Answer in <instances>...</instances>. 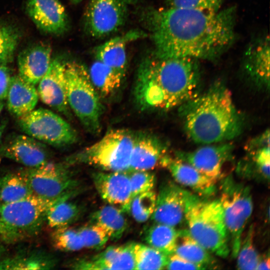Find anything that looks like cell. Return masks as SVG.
Returning a JSON list of instances; mask_svg holds the SVG:
<instances>
[{
    "instance_id": "603a6c76",
    "label": "cell",
    "mask_w": 270,
    "mask_h": 270,
    "mask_svg": "<svg viewBox=\"0 0 270 270\" xmlns=\"http://www.w3.org/2000/svg\"><path fill=\"white\" fill-rule=\"evenodd\" d=\"M142 31H130L112 38L98 46L94 54L98 60L124 76L126 68V44L130 42L145 37Z\"/></svg>"
},
{
    "instance_id": "60d3db41",
    "label": "cell",
    "mask_w": 270,
    "mask_h": 270,
    "mask_svg": "<svg viewBox=\"0 0 270 270\" xmlns=\"http://www.w3.org/2000/svg\"><path fill=\"white\" fill-rule=\"evenodd\" d=\"M166 268L168 270L206 269L204 266L188 261L175 254L168 256Z\"/></svg>"
},
{
    "instance_id": "cb8c5ba5",
    "label": "cell",
    "mask_w": 270,
    "mask_h": 270,
    "mask_svg": "<svg viewBox=\"0 0 270 270\" xmlns=\"http://www.w3.org/2000/svg\"><path fill=\"white\" fill-rule=\"evenodd\" d=\"M38 96L35 86L18 75L12 76L6 96L8 112L17 118L32 110L37 104Z\"/></svg>"
},
{
    "instance_id": "d4e9b609",
    "label": "cell",
    "mask_w": 270,
    "mask_h": 270,
    "mask_svg": "<svg viewBox=\"0 0 270 270\" xmlns=\"http://www.w3.org/2000/svg\"><path fill=\"white\" fill-rule=\"evenodd\" d=\"M56 260L44 252L20 251L0 260V270H48L54 268Z\"/></svg>"
},
{
    "instance_id": "4fadbf2b",
    "label": "cell",
    "mask_w": 270,
    "mask_h": 270,
    "mask_svg": "<svg viewBox=\"0 0 270 270\" xmlns=\"http://www.w3.org/2000/svg\"><path fill=\"white\" fill-rule=\"evenodd\" d=\"M204 146L190 152L178 151L176 156L187 162L202 174L217 181L232 158L234 145L222 142Z\"/></svg>"
},
{
    "instance_id": "ffe728a7",
    "label": "cell",
    "mask_w": 270,
    "mask_h": 270,
    "mask_svg": "<svg viewBox=\"0 0 270 270\" xmlns=\"http://www.w3.org/2000/svg\"><path fill=\"white\" fill-rule=\"evenodd\" d=\"M162 167L170 171L177 183L191 188L200 196H209L216 190V181L176 156L173 158L168 155Z\"/></svg>"
},
{
    "instance_id": "9c48e42d",
    "label": "cell",
    "mask_w": 270,
    "mask_h": 270,
    "mask_svg": "<svg viewBox=\"0 0 270 270\" xmlns=\"http://www.w3.org/2000/svg\"><path fill=\"white\" fill-rule=\"evenodd\" d=\"M17 123L26 134L54 147L70 146L78 140L74 128L60 116L46 108L34 109L18 118Z\"/></svg>"
},
{
    "instance_id": "44dd1931",
    "label": "cell",
    "mask_w": 270,
    "mask_h": 270,
    "mask_svg": "<svg viewBox=\"0 0 270 270\" xmlns=\"http://www.w3.org/2000/svg\"><path fill=\"white\" fill-rule=\"evenodd\" d=\"M51 54V47L46 44H36L26 48L18 56V75L36 86L50 66Z\"/></svg>"
},
{
    "instance_id": "30bf717a",
    "label": "cell",
    "mask_w": 270,
    "mask_h": 270,
    "mask_svg": "<svg viewBox=\"0 0 270 270\" xmlns=\"http://www.w3.org/2000/svg\"><path fill=\"white\" fill-rule=\"evenodd\" d=\"M136 0H90L84 14V28L94 38L107 36L124 26Z\"/></svg>"
},
{
    "instance_id": "f1b7e54d",
    "label": "cell",
    "mask_w": 270,
    "mask_h": 270,
    "mask_svg": "<svg viewBox=\"0 0 270 270\" xmlns=\"http://www.w3.org/2000/svg\"><path fill=\"white\" fill-rule=\"evenodd\" d=\"M248 160L264 178L269 180L270 153V133L268 130L262 134L252 139L246 146Z\"/></svg>"
},
{
    "instance_id": "7a4b0ae2",
    "label": "cell",
    "mask_w": 270,
    "mask_h": 270,
    "mask_svg": "<svg viewBox=\"0 0 270 270\" xmlns=\"http://www.w3.org/2000/svg\"><path fill=\"white\" fill-rule=\"evenodd\" d=\"M198 60L162 58L152 54L137 70L134 96L142 110H168L180 107L198 94Z\"/></svg>"
},
{
    "instance_id": "277c9868",
    "label": "cell",
    "mask_w": 270,
    "mask_h": 270,
    "mask_svg": "<svg viewBox=\"0 0 270 270\" xmlns=\"http://www.w3.org/2000/svg\"><path fill=\"white\" fill-rule=\"evenodd\" d=\"M191 236L208 252L226 258L230 252L229 236L220 202L196 196L185 215Z\"/></svg>"
},
{
    "instance_id": "f6af8a7d",
    "label": "cell",
    "mask_w": 270,
    "mask_h": 270,
    "mask_svg": "<svg viewBox=\"0 0 270 270\" xmlns=\"http://www.w3.org/2000/svg\"><path fill=\"white\" fill-rule=\"evenodd\" d=\"M0 238L5 240V232L0 224Z\"/></svg>"
},
{
    "instance_id": "4316f807",
    "label": "cell",
    "mask_w": 270,
    "mask_h": 270,
    "mask_svg": "<svg viewBox=\"0 0 270 270\" xmlns=\"http://www.w3.org/2000/svg\"><path fill=\"white\" fill-rule=\"evenodd\" d=\"M122 212L113 205L104 206L92 214L90 222L102 226L112 240H117L121 238L128 228V222Z\"/></svg>"
},
{
    "instance_id": "bcb514c9",
    "label": "cell",
    "mask_w": 270,
    "mask_h": 270,
    "mask_svg": "<svg viewBox=\"0 0 270 270\" xmlns=\"http://www.w3.org/2000/svg\"><path fill=\"white\" fill-rule=\"evenodd\" d=\"M4 248L2 244L0 242V260L2 258V256L4 252Z\"/></svg>"
},
{
    "instance_id": "3957f363",
    "label": "cell",
    "mask_w": 270,
    "mask_h": 270,
    "mask_svg": "<svg viewBox=\"0 0 270 270\" xmlns=\"http://www.w3.org/2000/svg\"><path fill=\"white\" fill-rule=\"evenodd\" d=\"M188 136L194 142L209 144L225 142L242 132L243 119L232 94L216 82L180 107Z\"/></svg>"
},
{
    "instance_id": "f546056e",
    "label": "cell",
    "mask_w": 270,
    "mask_h": 270,
    "mask_svg": "<svg viewBox=\"0 0 270 270\" xmlns=\"http://www.w3.org/2000/svg\"><path fill=\"white\" fill-rule=\"evenodd\" d=\"M88 74L98 94L104 97L114 93L120 86L124 78L98 60L92 64Z\"/></svg>"
},
{
    "instance_id": "83f0119b",
    "label": "cell",
    "mask_w": 270,
    "mask_h": 270,
    "mask_svg": "<svg viewBox=\"0 0 270 270\" xmlns=\"http://www.w3.org/2000/svg\"><path fill=\"white\" fill-rule=\"evenodd\" d=\"M33 194L24 170L0 176V204L12 202Z\"/></svg>"
},
{
    "instance_id": "d6986e66",
    "label": "cell",
    "mask_w": 270,
    "mask_h": 270,
    "mask_svg": "<svg viewBox=\"0 0 270 270\" xmlns=\"http://www.w3.org/2000/svg\"><path fill=\"white\" fill-rule=\"evenodd\" d=\"M168 155L166 146L157 137L146 133L135 134L129 170H150L162 167Z\"/></svg>"
},
{
    "instance_id": "1f68e13d",
    "label": "cell",
    "mask_w": 270,
    "mask_h": 270,
    "mask_svg": "<svg viewBox=\"0 0 270 270\" xmlns=\"http://www.w3.org/2000/svg\"><path fill=\"white\" fill-rule=\"evenodd\" d=\"M82 210L70 198L62 200L56 203L48 211L46 219L48 226L54 229L70 226L82 214Z\"/></svg>"
},
{
    "instance_id": "2e32d148",
    "label": "cell",
    "mask_w": 270,
    "mask_h": 270,
    "mask_svg": "<svg viewBox=\"0 0 270 270\" xmlns=\"http://www.w3.org/2000/svg\"><path fill=\"white\" fill-rule=\"evenodd\" d=\"M26 10L36 26L42 32L60 35L69 28V19L59 0H27Z\"/></svg>"
},
{
    "instance_id": "ee69618b",
    "label": "cell",
    "mask_w": 270,
    "mask_h": 270,
    "mask_svg": "<svg viewBox=\"0 0 270 270\" xmlns=\"http://www.w3.org/2000/svg\"><path fill=\"white\" fill-rule=\"evenodd\" d=\"M6 126V122L4 121L0 124V142L2 138V136Z\"/></svg>"
},
{
    "instance_id": "9a60e30c",
    "label": "cell",
    "mask_w": 270,
    "mask_h": 270,
    "mask_svg": "<svg viewBox=\"0 0 270 270\" xmlns=\"http://www.w3.org/2000/svg\"><path fill=\"white\" fill-rule=\"evenodd\" d=\"M64 64L58 58L52 59L50 66L38 82V98L45 104L54 110L70 116L66 92Z\"/></svg>"
},
{
    "instance_id": "d590c367",
    "label": "cell",
    "mask_w": 270,
    "mask_h": 270,
    "mask_svg": "<svg viewBox=\"0 0 270 270\" xmlns=\"http://www.w3.org/2000/svg\"><path fill=\"white\" fill-rule=\"evenodd\" d=\"M51 240L54 246L61 251L74 252L84 248L78 229L70 226L54 229Z\"/></svg>"
},
{
    "instance_id": "74e56055",
    "label": "cell",
    "mask_w": 270,
    "mask_h": 270,
    "mask_svg": "<svg viewBox=\"0 0 270 270\" xmlns=\"http://www.w3.org/2000/svg\"><path fill=\"white\" fill-rule=\"evenodd\" d=\"M84 248L93 250L102 248L110 237L100 226L90 222L78 229Z\"/></svg>"
},
{
    "instance_id": "484cf974",
    "label": "cell",
    "mask_w": 270,
    "mask_h": 270,
    "mask_svg": "<svg viewBox=\"0 0 270 270\" xmlns=\"http://www.w3.org/2000/svg\"><path fill=\"white\" fill-rule=\"evenodd\" d=\"M174 254L206 268H214L216 262L210 252L198 244L188 230H178Z\"/></svg>"
},
{
    "instance_id": "f35d334b",
    "label": "cell",
    "mask_w": 270,
    "mask_h": 270,
    "mask_svg": "<svg viewBox=\"0 0 270 270\" xmlns=\"http://www.w3.org/2000/svg\"><path fill=\"white\" fill-rule=\"evenodd\" d=\"M126 172L130 182L132 198L140 194L153 190L156 183L153 173L149 170H138Z\"/></svg>"
},
{
    "instance_id": "e0dca14e",
    "label": "cell",
    "mask_w": 270,
    "mask_h": 270,
    "mask_svg": "<svg viewBox=\"0 0 270 270\" xmlns=\"http://www.w3.org/2000/svg\"><path fill=\"white\" fill-rule=\"evenodd\" d=\"M94 185L101 198L109 204L129 212L131 188L126 172H97L92 176Z\"/></svg>"
},
{
    "instance_id": "ba28073f",
    "label": "cell",
    "mask_w": 270,
    "mask_h": 270,
    "mask_svg": "<svg viewBox=\"0 0 270 270\" xmlns=\"http://www.w3.org/2000/svg\"><path fill=\"white\" fill-rule=\"evenodd\" d=\"M219 199L230 242V252L236 258L242 242V234L252 215L253 202L249 186L228 176L222 182Z\"/></svg>"
},
{
    "instance_id": "e575fe53",
    "label": "cell",
    "mask_w": 270,
    "mask_h": 270,
    "mask_svg": "<svg viewBox=\"0 0 270 270\" xmlns=\"http://www.w3.org/2000/svg\"><path fill=\"white\" fill-rule=\"evenodd\" d=\"M254 230L252 224L243 242H242L237 257L236 267L239 270H256L260 256L254 242Z\"/></svg>"
},
{
    "instance_id": "d6a6232c",
    "label": "cell",
    "mask_w": 270,
    "mask_h": 270,
    "mask_svg": "<svg viewBox=\"0 0 270 270\" xmlns=\"http://www.w3.org/2000/svg\"><path fill=\"white\" fill-rule=\"evenodd\" d=\"M134 270H162L166 268L168 256L149 246L134 243Z\"/></svg>"
},
{
    "instance_id": "5bb4252c",
    "label": "cell",
    "mask_w": 270,
    "mask_h": 270,
    "mask_svg": "<svg viewBox=\"0 0 270 270\" xmlns=\"http://www.w3.org/2000/svg\"><path fill=\"white\" fill-rule=\"evenodd\" d=\"M0 154L28 168L48 162L50 156L45 144L26 134L8 136L0 146Z\"/></svg>"
},
{
    "instance_id": "8992f818",
    "label": "cell",
    "mask_w": 270,
    "mask_h": 270,
    "mask_svg": "<svg viewBox=\"0 0 270 270\" xmlns=\"http://www.w3.org/2000/svg\"><path fill=\"white\" fill-rule=\"evenodd\" d=\"M64 76L70 108L86 130L98 134L100 130L103 106L88 71L79 62H65Z\"/></svg>"
},
{
    "instance_id": "5b68a950",
    "label": "cell",
    "mask_w": 270,
    "mask_h": 270,
    "mask_svg": "<svg viewBox=\"0 0 270 270\" xmlns=\"http://www.w3.org/2000/svg\"><path fill=\"white\" fill-rule=\"evenodd\" d=\"M80 190L56 198L32 194L20 200L0 204V224L5 232V240L11 241L34 234L46 222L49 210L57 202L70 198Z\"/></svg>"
},
{
    "instance_id": "7dc6e473",
    "label": "cell",
    "mask_w": 270,
    "mask_h": 270,
    "mask_svg": "<svg viewBox=\"0 0 270 270\" xmlns=\"http://www.w3.org/2000/svg\"><path fill=\"white\" fill-rule=\"evenodd\" d=\"M73 4H78L82 2V0H69Z\"/></svg>"
},
{
    "instance_id": "8d00e7d4",
    "label": "cell",
    "mask_w": 270,
    "mask_h": 270,
    "mask_svg": "<svg viewBox=\"0 0 270 270\" xmlns=\"http://www.w3.org/2000/svg\"><path fill=\"white\" fill-rule=\"evenodd\" d=\"M156 197L152 190L136 196L131 200L128 212L137 222H146L154 212Z\"/></svg>"
},
{
    "instance_id": "52a82bcc",
    "label": "cell",
    "mask_w": 270,
    "mask_h": 270,
    "mask_svg": "<svg viewBox=\"0 0 270 270\" xmlns=\"http://www.w3.org/2000/svg\"><path fill=\"white\" fill-rule=\"evenodd\" d=\"M134 137L128 130H111L98 142L68 158L66 163L80 162L108 172H128Z\"/></svg>"
},
{
    "instance_id": "8fae6325",
    "label": "cell",
    "mask_w": 270,
    "mask_h": 270,
    "mask_svg": "<svg viewBox=\"0 0 270 270\" xmlns=\"http://www.w3.org/2000/svg\"><path fill=\"white\" fill-rule=\"evenodd\" d=\"M66 162H48L24 172L32 193L47 198H56L80 190L79 182L73 178Z\"/></svg>"
},
{
    "instance_id": "ac0fdd59",
    "label": "cell",
    "mask_w": 270,
    "mask_h": 270,
    "mask_svg": "<svg viewBox=\"0 0 270 270\" xmlns=\"http://www.w3.org/2000/svg\"><path fill=\"white\" fill-rule=\"evenodd\" d=\"M134 242L109 246L91 258L78 259L70 264L75 270H134Z\"/></svg>"
},
{
    "instance_id": "b9f144b4",
    "label": "cell",
    "mask_w": 270,
    "mask_h": 270,
    "mask_svg": "<svg viewBox=\"0 0 270 270\" xmlns=\"http://www.w3.org/2000/svg\"><path fill=\"white\" fill-rule=\"evenodd\" d=\"M12 76L8 66L0 64V101L6 98Z\"/></svg>"
},
{
    "instance_id": "6da1fadb",
    "label": "cell",
    "mask_w": 270,
    "mask_h": 270,
    "mask_svg": "<svg viewBox=\"0 0 270 270\" xmlns=\"http://www.w3.org/2000/svg\"><path fill=\"white\" fill-rule=\"evenodd\" d=\"M236 16L234 7L208 12L167 6L150 8L142 19L154 55L212 60L234 44Z\"/></svg>"
},
{
    "instance_id": "7bdbcfd3",
    "label": "cell",
    "mask_w": 270,
    "mask_h": 270,
    "mask_svg": "<svg viewBox=\"0 0 270 270\" xmlns=\"http://www.w3.org/2000/svg\"><path fill=\"white\" fill-rule=\"evenodd\" d=\"M270 256L268 253L267 256L261 257L256 270H270Z\"/></svg>"
},
{
    "instance_id": "c3c4849f",
    "label": "cell",
    "mask_w": 270,
    "mask_h": 270,
    "mask_svg": "<svg viewBox=\"0 0 270 270\" xmlns=\"http://www.w3.org/2000/svg\"><path fill=\"white\" fill-rule=\"evenodd\" d=\"M4 104L2 101H0V114L4 108Z\"/></svg>"
},
{
    "instance_id": "7c38bea8",
    "label": "cell",
    "mask_w": 270,
    "mask_h": 270,
    "mask_svg": "<svg viewBox=\"0 0 270 270\" xmlns=\"http://www.w3.org/2000/svg\"><path fill=\"white\" fill-rule=\"evenodd\" d=\"M197 196L172 182L162 184L151 216L155 222L172 226L182 223L190 203Z\"/></svg>"
},
{
    "instance_id": "836d02e7",
    "label": "cell",
    "mask_w": 270,
    "mask_h": 270,
    "mask_svg": "<svg viewBox=\"0 0 270 270\" xmlns=\"http://www.w3.org/2000/svg\"><path fill=\"white\" fill-rule=\"evenodd\" d=\"M20 38L17 27L0 20V64L8 65L12 61Z\"/></svg>"
},
{
    "instance_id": "7402d4cb",
    "label": "cell",
    "mask_w": 270,
    "mask_h": 270,
    "mask_svg": "<svg viewBox=\"0 0 270 270\" xmlns=\"http://www.w3.org/2000/svg\"><path fill=\"white\" fill-rule=\"evenodd\" d=\"M244 68L252 81L258 86L269 89L270 40L265 36L246 50L244 57Z\"/></svg>"
},
{
    "instance_id": "ab89813d",
    "label": "cell",
    "mask_w": 270,
    "mask_h": 270,
    "mask_svg": "<svg viewBox=\"0 0 270 270\" xmlns=\"http://www.w3.org/2000/svg\"><path fill=\"white\" fill-rule=\"evenodd\" d=\"M224 0H167L168 6L208 12H217Z\"/></svg>"
},
{
    "instance_id": "4dcf8cb0",
    "label": "cell",
    "mask_w": 270,
    "mask_h": 270,
    "mask_svg": "<svg viewBox=\"0 0 270 270\" xmlns=\"http://www.w3.org/2000/svg\"><path fill=\"white\" fill-rule=\"evenodd\" d=\"M178 235L174 226L155 222L145 230L144 238L149 246L168 256L174 254Z\"/></svg>"
}]
</instances>
